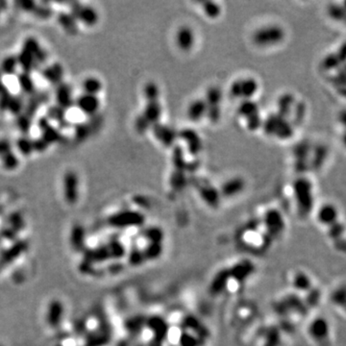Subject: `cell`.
I'll use <instances>...</instances> for the list:
<instances>
[{
    "instance_id": "obj_1",
    "label": "cell",
    "mask_w": 346,
    "mask_h": 346,
    "mask_svg": "<svg viewBox=\"0 0 346 346\" xmlns=\"http://www.w3.org/2000/svg\"><path fill=\"white\" fill-rule=\"evenodd\" d=\"M293 194L297 209L301 215H307L313 210L314 206V194L312 182L305 178L299 177L293 182L292 185Z\"/></svg>"
},
{
    "instance_id": "obj_2",
    "label": "cell",
    "mask_w": 346,
    "mask_h": 346,
    "mask_svg": "<svg viewBox=\"0 0 346 346\" xmlns=\"http://www.w3.org/2000/svg\"><path fill=\"white\" fill-rule=\"evenodd\" d=\"M262 129L268 136L279 139H288L294 134V125L279 114H271L264 121Z\"/></svg>"
},
{
    "instance_id": "obj_3",
    "label": "cell",
    "mask_w": 346,
    "mask_h": 346,
    "mask_svg": "<svg viewBox=\"0 0 346 346\" xmlns=\"http://www.w3.org/2000/svg\"><path fill=\"white\" fill-rule=\"evenodd\" d=\"M286 38L284 28L278 24H269L257 29L252 35L253 44L259 47H271L280 45Z\"/></svg>"
},
{
    "instance_id": "obj_4",
    "label": "cell",
    "mask_w": 346,
    "mask_h": 346,
    "mask_svg": "<svg viewBox=\"0 0 346 346\" xmlns=\"http://www.w3.org/2000/svg\"><path fill=\"white\" fill-rule=\"evenodd\" d=\"M259 90V83L253 77H244L235 80L231 86L229 92L233 98L244 100H253Z\"/></svg>"
},
{
    "instance_id": "obj_5",
    "label": "cell",
    "mask_w": 346,
    "mask_h": 346,
    "mask_svg": "<svg viewBox=\"0 0 346 346\" xmlns=\"http://www.w3.org/2000/svg\"><path fill=\"white\" fill-rule=\"evenodd\" d=\"M204 100L207 104L206 118H208L211 122H217L221 115L220 103L222 101V91L218 87H211L207 90Z\"/></svg>"
},
{
    "instance_id": "obj_6",
    "label": "cell",
    "mask_w": 346,
    "mask_h": 346,
    "mask_svg": "<svg viewBox=\"0 0 346 346\" xmlns=\"http://www.w3.org/2000/svg\"><path fill=\"white\" fill-rule=\"evenodd\" d=\"M311 338L320 346H326L330 341V325L325 318L317 317L309 326Z\"/></svg>"
},
{
    "instance_id": "obj_7",
    "label": "cell",
    "mask_w": 346,
    "mask_h": 346,
    "mask_svg": "<svg viewBox=\"0 0 346 346\" xmlns=\"http://www.w3.org/2000/svg\"><path fill=\"white\" fill-rule=\"evenodd\" d=\"M74 106L83 115L87 117H93L98 113L101 107V101L96 95L82 92L76 96Z\"/></svg>"
},
{
    "instance_id": "obj_8",
    "label": "cell",
    "mask_w": 346,
    "mask_h": 346,
    "mask_svg": "<svg viewBox=\"0 0 346 346\" xmlns=\"http://www.w3.org/2000/svg\"><path fill=\"white\" fill-rule=\"evenodd\" d=\"M81 24L87 27H93L99 21V15L97 11L90 6L77 5V7L70 13Z\"/></svg>"
},
{
    "instance_id": "obj_9",
    "label": "cell",
    "mask_w": 346,
    "mask_h": 346,
    "mask_svg": "<svg viewBox=\"0 0 346 346\" xmlns=\"http://www.w3.org/2000/svg\"><path fill=\"white\" fill-rule=\"evenodd\" d=\"M196 33L188 25L181 26L175 34V44L181 51L189 52L196 45Z\"/></svg>"
},
{
    "instance_id": "obj_10",
    "label": "cell",
    "mask_w": 346,
    "mask_h": 346,
    "mask_svg": "<svg viewBox=\"0 0 346 346\" xmlns=\"http://www.w3.org/2000/svg\"><path fill=\"white\" fill-rule=\"evenodd\" d=\"M156 139L166 147H170L178 138V133L169 126L158 123L152 127Z\"/></svg>"
},
{
    "instance_id": "obj_11",
    "label": "cell",
    "mask_w": 346,
    "mask_h": 346,
    "mask_svg": "<svg viewBox=\"0 0 346 346\" xmlns=\"http://www.w3.org/2000/svg\"><path fill=\"white\" fill-rule=\"evenodd\" d=\"M162 115H163V107L158 100V101L147 102V104L144 107L139 117L150 126V128H152L154 125L160 123Z\"/></svg>"
},
{
    "instance_id": "obj_12",
    "label": "cell",
    "mask_w": 346,
    "mask_h": 346,
    "mask_svg": "<svg viewBox=\"0 0 346 346\" xmlns=\"http://www.w3.org/2000/svg\"><path fill=\"white\" fill-rule=\"evenodd\" d=\"M178 137L186 142L188 151L191 153V155H197L202 150L203 143L201 138L195 130L184 129L182 132L178 133Z\"/></svg>"
},
{
    "instance_id": "obj_13",
    "label": "cell",
    "mask_w": 346,
    "mask_h": 346,
    "mask_svg": "<svg viewBox=\"0 0 346 346\" xmlns=\"http://www.w3.org/2000/svg\"><path fill=\"white\" fill-rule=\"evenodd\" d=\"M55 98L57 106H59L64 110H67L71 106H74L75 97L73 96L72 90L69 85L64 83H61L60 85H58L55 93Z\"/></svg>"
},
{
    "instance_id": "obj_14",
    "label": "cell",
    "mask_w": 346,
    "mask_h": 346,
    "mask_svg": "<svg viewBox=\"0 0 346 346\" xmlns=\"http://www.w3.org/2000/svg\"><path fill=\"white\" fill-rule=\"evenodd\" d=\"M187 115L189 120L194 122H198L205 119L207 116V104L204 98L192 101L188 107Z\"/></svg>"
},
{
    "instance_id": "obj_15",
    "label": "cell",
    "mask_w": 346,
    "mask_h": 346,
    "mask_svg": "<svg viewBox=\"0 0 346 346\" xmlns=\"http://www.w3.org/2000/svg\"><path fill=\"white\" fill-rule=\"evenodd\" d=\"M317 218L321 224L330 225L339 220V211L333 204H324L318 210Z\"/></svg>"
},
{
    "instance_id": "obj_16",
    "label": "cell",
    "mask_w": 346,
    "mask_h": 346,
    "mask_svg": "<svg viewBox=\"0 0 346 346\" xmlns=\"http://www.w3.org/2000/svg\"><path fill=\"white\" fill-rule=\"evenodd\" d=\"M64 191L69 199H74L78 195L79 178L74 171H68L64 175Z\"/></svg>"
},
{
    "instance_id": "obj_17",
    "label": "cell",
    "mask_w": 346,
    "mask_h": 346,
    "mask_svg": "<svg viewBox=\"0 0 346 346\" xmlns=\"http://www.w3.org/2000/svg\"><path fill=\"white\" fill-rule=\"evenodd\" d=\"M296 103L297 102L294 95H292L291 93H284L277 102V106H278L277 114H279L280 116L286 119H288V117L292 115L293 109L296 105Z\"/></svg>"
},
{
    "instance_id": "obj_18",
    "label": "cell",
    "mask_w": 346,
    "mask_h": 346,
    "mask_svg": "<svg viewBox=\"0 0 346 346\" xmlns=\"http://www.w3.org/2000/svg\"><path fill=\"white\" fill-rule=\"evenodd\" d=\"M245 187L244 180L241 177H234L226 181L221 188V195L225 197L238 196Z\"/></svg>"
},
{
    "instance_id": "obj_19",
    "label": "cell",
    "mask_w": 346,
    "mask_h": 346,
    "mask_svg": "<svg viewBox=\"0 0 346 346\" xmlns=\"http://www.w3.org/2000/svg\"><path fill=\"white\" fill-rule=\"evenodd\" d=\"M81 89L83 93L98 96V94L103 90V83L95 76H88L82 81Z\"/></svg>"
},
{
    "instance_id": "obj_20",
    "label": "cell",
    "mask_w": 346,
    "mask_h": 346,
    "mask_svg": "<svg viewBox=\"0 0 346 346\" xmlns=\"http://www.w3.org/2000/svg\"><path fill=\"white\" fill-rule=\"evenodd\" d=\"M311 152L309 143L306 142H300L299 144L296 145V147L293 150L294 158H295V168L298 171H303L306 164H307V159L309 157V154Z\"/></svg>"
},
{
    "instance_id": "obj_21",
    "label": "cell",
    "mask_w": 346,
    "mask_h": 346,
    "mask_svg": "<svg viewBox=\"0 0 346 346\" xmlns=\"http://www.w3.org/2000/svg\"><path fill=\"white\" fill-rule=\"evenodd\" d=\"M43 75L49 83L60 85L64 75V69L59 64H53L45 68L43 71Z\"/></svg>"
},
{
    "instance_id": "obj_22",
    "label": "cell",
    "mask_w": 346,
    "mask_h": 346,
    "mask_svg": "<svg viewBox=\"0 0 346 346\" xmlns=\"http://www.w3.org/2000/svg\"><path fill=\"white\" fill-rule=\"evenodd\" d=\"M238 114L242 119L247 120L252 116L260 114V108L254 100H244L241 101L238 107Z\"/></svg>"
},
{
    "instance_id": "obj_23",
    "label": "cell",
    "mask_w": 346,
    "mask_h": 346,
    "mask_svg": "<svg viewBox=\"0 0 346 346\" xmlns=\"http://www.w3.org/2000/svg\"><path fill=\"white\" fill-rule=\"evenodd\" d=\"M15 147L17 150V154L19 153L21 156H30L33 152H35L34 149V139L30 138L28 136H22L20 137L16 142H15Z\"/></svg>"
},
{
    "instance_id": "obj_24",
    "label": "cell",
    "mask_w": 346,
    "mask_h": 346,
    "mask_svg": "<svg viewBox=\"0 0 346 346\" xmlns=\"http://www.w3.org/2000/svg\"><path fill=\"white\" fill-rule=\"evenodd\" d=\"M19 164H20L19 157L17 153L16 152L15 153L13 150L0 157V165L7 171L15 170L19 166Z\"/></svg>"
},
{
    "instance_id": "obj_25",
    "label": "cell",
    "mask_w": 346,
    "mask_h": 346,
    "mask_svg": "<svg viewBox=\"0 0 346 346\" xmlns=\"http://www.w3.org/2000/svg\"><path fill=\"white\" fill-rule=\"evenodd\" d=\"M18 69H19V66H18L16 56L9 55L5 57L1 63V71L5 75H14L17 72Z\"/></svg>"
},
{
    "instance_id": "obj_26",
    "label": "cell",
    "mask_w": 346,
    "mask_h": 346,
    "mask_svg": "<svg viewBox=\"0 0 346 346\" xmlns=\"http://www.w3.org/2000/svg\"><path fill=\"white\" fill-rule=\"evenodd\" d=\"M17 84L20 90L25 93H32L35 90V82L28 72L22 71L17 75Z\"/></svg>"
},
{
    "instance_id": "obj_27",
    "label": "cell",
    "mask_w": 346,
    "mask_h": 346,
    "mask_svg": "<svg viewBox=\"0 0 346 346\" xmlns=\"http://www.w3.org/2000/svg\"><path fill=\"white\" fill-rule=\"evenodd\" d=\"M201 5L205 15L211 19L217 18L222 13V9L217 2L208 1V2L201 3Z\"/></svg>"
},
{
    "instance_id": "obj_28",
    "label": "cell",
    "mask_w": 346,
    "mask_h": 346,
    "mask_svg": "<svg viewBox=\"0 0 346 346\" xmlns=\"http://www.w3.org/2000/svg\"><path fill=\"white\" fill-rule=\"evenodd\" d=\"M59 22L60 25L67 31L68 33H76V31L78 30L77 28V20L75 17L71 14H62L59 16Z\"/></svg>"
},
{
    "instance_id": "obj_29",
    "label": "cell",
    "mask_w": 346,
    "mask_h": 346,
    "mask_svg": "<svg viewBox=\"0 0 346 346\" xmlns=\"http://www.w3.org/2000/svg\"><path fill=\"white\" fill-rule=\"evenodd\" d=\"M332 301L346 312V286L336 288L331 295Z\"/></svg>"
},
{
    "instance_id": "obj_30",
    "label": "cell",
    "mask_w": 346,
    "mask_h": 346,
    "mask_svg": "<svg viewBox=\"0 0 346 346\" xmlns=\"http://www.w3.org/2000/svg\"><path fill=\"white\" fill-rule=\"evenodd\" d=\"M328 15L335 21L343 22L346 24V11L343 5L332 4L328 8Z\"/></svg>"
},
{
    "instance_id": "obj_31",
    "label": "cell",
    "mask_w": 346,
    "mask_h": 346,
    "mask_svg": "<svg viewBox=\"0 0 346 346\" xmlns=\"http://www.w3.org/2000/svg\"><path fill=\"white\" fill-rule=\"evenodd\" d=\"M293 286H295V288L302 290V291H307L310 290L312 287V281L309 278V276H307L305 273L303 272H298L293 279Z\"/></svg>"
},
{
    "instance_id": "obj_32",
    "label": "cell",
    "mask_w": 346,
    "mask_h": 346,
    "mask_svg": "<svg viewBox=\"0 0 346 346\" xmlns=\"http://www.w3.org/2000/svg\"><path fill=\"white\" fill-rule=\"evenodd\" d=\"M143 95H144V98L147 100V102L158 101L160 97L159 87L153 82L147 83L143 88Z\"/></svg>"
},
{
    "instance_id": "obj_33",
    "label": "cell",
    "mask_w": 346,
    "mask_h": 346,
    "mask_svg": "<svg viewBox=\"0 0 346 346\" xmlns=\"http://www.w3.org/2000/svg\"><path fill=\"white\" fill-rule=\"evenodd\" d=\"M46 118L49 121H56L58 122H64L66 121V110L62 109L59 106L50 107L48 111V115Z\"/></svg>"
},
{
    "instance_id": "obj_34",
    "label": "cell",
    "mask_w": 346,
    "mask_h": 346,
    "mask_svg": "<svg viewBox=\"0 0 346 346\" xmlns=\"http://www.w3.org/2000/svg\"><path fill=\"white\" fill-rule=\"evenodd\" d=\"M90 129L87 124H79L77 126L75 134L76 138L80 139H85L88 136L90 135Z\"/></svg>"
},
{
    "instance_id": "obj_35",
    "label": "cell",
    "mask_w": 346,
    "mask_h": 346,
    "mask_svg": "<svg viewBox=\"0 0 346 346\" xmlns=\"http://www.w3.org/2000/svg\"><path fill=\"white\" fill-rule=\"evenodd\" d=\"M13 150V144L6 138H0V157Z\"/></svg>"
},
{
    "instance_id": "obj_36",
    "label": "cell",
    "mask_w": 346,
    "mask_h": 346,
    "mask_svg": "<svg viewBox=\"0 0 346 346\" xmlns=\"http://www.w3.org/2000/svg\"><path fill=\"white\" fill-rule=\"evenodd\" d=\"M338 121H339V123L341 124V126L344 128V131H346V109L342 110L339 113Z\"/></svg>"
},
{
    "instance_id": "obj_37",
    "label": "cell",
    "mask_w": 346,
    "mask_h": 346,
    "mask_svg": "<svg viewBox=\"0 0 346 346\" xmlns=\"http://www.w3.org/2000/svg\"><path fill=\"white\" fill-rule=\"evenodd\" d=\"M342 142L346 148V131H344V133L342 135Z\"/></svg>"
},
{
    "instance_id": "obj_38",
    "label": "cell",
    "mask_w": 346,
    "mask_h": 346,
    "mask_svg": "<svg viewBox=\"0 0 346 346\" xmlns=\"http://www.w3.org/2000/svg\"><path fill=\"white\" fill-rule=\"evenodd\" d=\"M342 72H343V76H344V77H346V69H345V70H344V71H342Z\"/></svg>"
},
{
    "instance_id": "obj_39",
    "label": "cell",
    "mask_w": 346,
    "mask_h": 346,
    "mask_svg": "<svg viewBox=\"0 0 346 346\" xmlns=\"http://www.w3.org/2000/svg\"><path fill=\"white\" fill-rule=\"evenodd\" d=\"M343 7H344V8H345V10H346V1H345V2H344V3H343Z\"/></svg>"
}]
</instances>
